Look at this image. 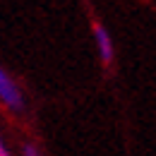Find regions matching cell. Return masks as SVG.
Returning a JSON list of instances; mask_svg holds the SVG:
<instances>
[{"mask_svg":"<svg viewBox=\"0 0 156 156\" xmlns=\"http://www.w3.org/2000/svg\"><path fill=\"white\" fill-rule=\"evenodd\" d=\"M24 156H39L36 147H34V144H27V147H24Z\"/></svg>","mask_w":156,"mask_h":156,"instance_id":"3957f363","label":"cell"},{"mask_svg":"<svg viewBox=\"0 0 156 156\" xmlns=\"http://www.w3.org/2000/svg\"><path fill=\"white\" fill-rule=\"evenodd\" d=\"M0 101L10 111H15V113H20L24 108V98H22L20 87H17V82L10 77L5 70H0Z\"/></svg>","mask_w":156,"mask_h":156,"instance_id":"6da1fadb","label":"cell"},{"mask_svg":"<svg viewBox=\"0 0 156 156\" xmlns=\"http://www.w3.org/2000/svg\"><path fill=\"white\" fill-rule=\"evenodd\" d=\"M0 156H10V151H7V147L2 144V139H0Z\"/></svg>","mask_w":156,"mask_h":156,"instance_id":"277c9868","label":"cell"},{"mask_svg":"<svg viewBox=\"0 0 156 156\" xmlns=\"http://www.w3.org/2000/svg\"><path fill=\"white\" fill-rule=\"evenodd\" d=\"M91 31H94V39H96L98 53H101V60L106 67L113 65V41H111V34L106 31V27L101 22H91Z\"/></svg>","mask_w":156,"mask_h":156,"instance_id":"7a4b0ae2","label":"cell"}]
</instances>
